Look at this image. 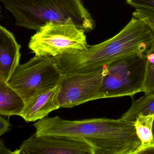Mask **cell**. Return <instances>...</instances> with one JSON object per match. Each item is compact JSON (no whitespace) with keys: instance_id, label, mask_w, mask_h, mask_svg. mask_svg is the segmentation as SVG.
<instances>
[{"instance_id":"obj_9","label":"cell","mask_w":154,"mask_h":154,"mask_svg":"<svg viewBox=\"0 0 154 154\" xmlns=\"http://www.w3.org/2000/svg\"><path fill=\"white\" fill-rule=\"evenodd\" d=\"M60 86L58 82L37 90L24 105L20 116L26 122L45 118L51 112L60 108L58 101Z\"/></svg>"},{"instance_id":"obj_1","label":"cell","mask_w":154,"mask_h":154,"mask_svg":"<svg viewBox=\"0 0 154 154\" xmlns=\"http://www.w3.org/2000/svg\"><path fill=\"white\" fill-rule=\"evenodd\" d=\"M134 122L121 118L73 121L56 116L37 121L33 126L38 135L82 139L94 149L95 154H137L141 143Z\"/></svg>"},{"instance_id":"obj_8","label":"cell","mask_w":154,"mask_h":154,"mask_svg":"<svg viewBox=\"0 0 154 154\" xmlns=\"http://www.w3.org/2000/svg\"><path fill=\"white\" fill-rule=\"evenodd\" d=\"M19 150V154H95L94 149L80 138L35 133L23 143Z\"/></svg>"},{"instance_id":"obj_12","label":"cell","mask_w":154,"mask_h":154,"mask_svg":"<svg viewBox=\"0 0 154 154\" xmlns=\"http://www.w3.org/2000/svg\"><path fill=\"white\" fill-rule=\"evenodd\" d=\"M153 115H154V91L144 95L138 99L133 100L129 109L121 117V118L129 121L135 120L139 114ZM154 137V119L153 125Z\"/></svg>"},{"instance_id":"obj_16","label":"cell","mask_w":154,"mask_h":154,"mask_svg":"<svg viewBox=\"0 0 154 154\" xmlns=\"http://www.w3.org/2000/svg\"><path fill=\"white\" fill-rule=\"evenodd\" d=\"M129 5L135 9H142L154 12V0H126Z\"/></svg>"},{"instance_id":"obj_3","label":"cell","mask_w":154,"mask_h":154,"mask_svg":"<svg viewBox=\"0 0 154 154\" xmlns=\"http://www.w3.org/2000/svg\"><path fill=\"white\" fill-rule=\"evenodd\" d=\"M15 20V24L38 31L49 22L71 19L77 27L90 32L95 21L82 0H0Z\"/></svg>"},{"instance_id":"obj_13","label":"cell","mask_w":154,"mask_h":154,"mask_svg":"<svg viewBox=\"0 0 154 154\" xmlns=\"http://www.w3.org/2000/svg\"><path fill=\"white\" fill-rule=\"evenodd\" d=\"M154 119V115H153L140 114L137 116L135 120L134 126L137 137L141 143L139 150L154 141L153 133Z\"/></svg>"},{"instance_id":"obj_4","label":"cell","mask_w":154,"mask_h":154,"mask_svg":"<svg viewBox=\"0 0 154 154\" xmlns=\"http://www.w3.org/2000/svg\"><path fill=\"white\" fill-rule=\"evenodd\" d=\"M85 32L70 19L49 22L31 37L28 47L36 56L53 58L84 51L88 46Z\"/></svg>"},{"instance_id":"obj_6","label":"cell","mask_w":154,"mask_h":154,"mask_svg":"<svg viewBox=\"0 0 154 154\" xmlns=\"http://www.w3.org/2000/svg\"><path fill=\"white\" fill-rule=\"evenodd\" d=\"M62 74L55 58L35 55L26 63L19 64L7 83L25 105L37 90L57 84Z\"/></svg>"},{"instance_id":"obj_10","label":"cell","mask_w":154,"mask_h":154,"mask_svg":"<svg viewBox=\"0 0 154 154\" xmlns=\"http://www.w3.org/2000/svg\"><path fill=\"white\" fill-rule=\"evenodd\" d=\"M21 48L13 33L0 24V77L5 81L20 64Z\"/></svg>"},{"instance_id":"obj_14","label":"cell","mask_w":154,"mask_h":154,"mask_svg":"<svg viewBox=\"0 0 154 154\" xmlns=\"http://www.w3.org/2000/svg\"><path fill=\"white\" fill-rule=\"evenodd\" d=\"M146 71L143 92L148 94L154 91V43L145 53Z\"/></svg>"},{"instance_id":"obj_2","label":"cell","mask_w":154,"mask_h":154,"mask_svg":"<svg viewBox=\"0 0 154 154\" xmlns=\"http://www.w3.org/2000/svg\"><path fill=\"white\" fill-rule=\"evenodd\" d=\"M154 43V33L142 20L133 17L115 36L101 43L89 45L83 52L55 58L62 73L97 70L121 58L145 53Z\"/></svg>"},{"instance_id":"obj_17","label":"cell","mask_w":154,"mask_h":154,"mask_svg":"<svg viewBox=\"0 0 154 154\" xmlns=\"http://www.w3.org/2000/svg\"><path fill=\"white\" fill-rule=\"evenodd\" d=\"M0 115V137L11 130V124L9 120L3 118Z\"/></svg>"},{"instance_id":"obj_19","label":"cell","mask_w":154,"mask_h":154,"mask_svg":"<svg viewBox=\"0 0 154 154\" xmlns=\"http://www.w3.org/2000/svg\"><path fill=\"white\" fill-rule=\"evenodd\" d=\"M154 154V141L149 145L141 148L138 154Z\"/></svg>"},{"instance_id":"obj_5","label":"cell","mask_w":154,"mask_h":154,"mask_svg":"<svg viewBox=\"0 0 154 154\" xmlns=\"http://www.w3.org/2000/svg\"><path fill=\"white\" fill-rule=\"evenodd\" d=\"M98 99L133 97L143 92L146 71L145 53L129 55L106 65Z\"/></svg>"},{"instance_id":"obj_11","label":"cell","mask_w":154,"mask_h":154,"mask_svg":"<svg viewBox=\"0 0 154 154\" xmlns=\"http://www.w3.org/2000/svg\"><path fill=\"white\" fill-rule=\"evenodd\" d=\"M24 103L20 95L0 77V115L20 116Z\"/></svg>"},{"instance_id":"obj_7","label":"cell","mask_w":154,"mask_h":154,"mask_svg":"<svg viewBox=\"0 0 154 154\" xmlns=\"http://www.w3.org/2000/svg\"><path fill=\"white\" fill-rule=\"evenodd\" d=\"M106 66L91 72L62 73L58 101L60 108H71L98 99V93Z\"/></svg>"},{"instance_id":"obj_18","label":"cell","mask_w":154,"mask_h":154,"mask_svg":"<svg viewBox=\"0 0 154 154\" xmlns=\"http://www.w3.org/2000/svg\"><path fill=\"white\" fill-rule=\"evenodd\" d=\"M0 154H19V150L17 149L14 151H11L5 146L3 141L0 139Z\"/></svg>"},{"instance_id":"obj_20","label":"cell","mask_w":154,"mask_h":154,"mask_svg":"<svg viewBox=\"0 0 154 154\" xmlns=\"http://www.w3.org/2000/svg\"><path fill=\"white\" fill-rule=\"evenodd\" d=\"M2 12V8H1V6H0V14Z\"/></svg>"},{"instance_id":"obj_15","label":"cell","mask_w":154,"mask_h":154,"mask_svg":"<svg viewBox=\"0 0 154 154\" xmlns=\"http://www.w3.org/2000/svg\"><path fill=\"white\" fill-rule=\"evenodd\" d=\"M133 16L142 20L146 24L154 33V12L142 9H136Z\"/></svg>"}]
</instances>
